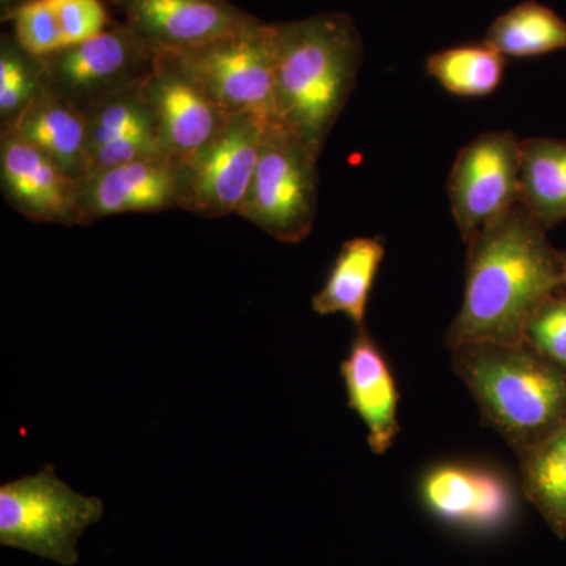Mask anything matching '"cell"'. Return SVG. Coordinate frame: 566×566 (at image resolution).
<instances>
[{"label":"cell","mask_w":566,"mask_h":566,"mask_svg":"<svg viewBox=\"0 0 566 566\" xmlns=\"http://www.w3.org/2000/svg\"><path fill=\"white\" fill-rule=\"evenodd\" d=\"M268 126L251 115H233L202 150L182 161V210L210 219L238 214L251 188Z\"/></svg>","instance_id":"obj_9"},{"label":"cell","mask_w":566,"mask_h":566,"mask_svg":"<svg viewBox=\"0 0 566 566\" xmlns=\"http://www.w3.org/2000/svg\"><path fill=\"white\" fill-rule=\"evenodd\" d=\"M0 180L7 202L31 221L82 226L80 180L13 133H2Z\"/></svg>","instance_id":"obj_12"},{"label":"cell","mask_w":566,"mask_h":566,"mask_svg":"<svg viewBox=\"0 0 566 566\" xmlns=\"http://www.w3.org/2000/svg\"><path fill=\"white\" fill-rule=\"evenodd\" d=\"M340 375L348 406L367 428L368 447L375 455H385L400 433V392L385 353L364 327H357Z\"/></svg>","instance_id":"obj_16"},{"label":"cell","mask_w":566,"mask_h":566,"mask_svg":"<svg viewBox=\"0 0 566 566\" xmlns=\"http://www.w3.org/2000/svg\"><path fill=\"white\" fill-rule=\"evenodd\" d=\"M196 81L229 117L279 123L274 29L256 20L243 31L180 54L166 55Z\"/></svg>","instance_id":"obj_5"},{"label":"cell","mask_w":566,"mask_h":566,"mask_svg":"<svg viewBox=\"0 0 566 566\" xmlns=\"http://www.w3.org/2000/svg\"><path fill=\"white\" fill-rule=\"evenodd\" d=\"M521 203L546 230L566 221V140L523 139Z\"/></svg>","instance_id":"obj_19"},{"label":"cell","mask_w":566,"mask_h":566,"mask_svg":"<svg viewBox=\"0 0 566 566\" xmlns=\"http://www.w3.org/2000/svg\"><path fill=\"white\" fill-rule=\"evenodd\" d=\"M36 61L44 82L85 112L147 81L158 54L120 22Z\"/></svg>","instance_id":"obj_7"},{"label":"cell","mask_w":566,"mask_h":566,"mask_svg":"<svg viewBox=\"0 0 566 566\" xmlns=\"http://www.w3.org/2000/svg\"><path fill=\"white\" fill-rule=\"evenodd\" d=\"M29 0H0V9H2L3 18H10L21 6H24Z\"/></svg>","instance_id":"obj_26"},{"label":"cell","mask_w":566,"mask_h":566,"mask_svg":"<svg viewBox=\"0 0 566 566\" xmlns=\"http://www.w3.org/2000/svg\"><path fill=\"white\" fill-rule=\"evenodd\" d=\"M524 342L566 371V289L558 290L536 308L524 329Z\"/></svg>","instance_id":"obj_25"},{"label":"cell","mask_w":566,"mask_h":566,"mask_svg":"<svg viewBox=\"0 0 566 566\" xmlns=\"http://www.w3.org/2000/svg\"><path fill=\"white\" fill-rule=\"evenodd\" d=\"M520 460L524 494L566 536V422Z\"/></svg>","instance_id":"obj_21"},{"label":"cell","mask_w":566,"mask_h":566,"mask_svg":"<svg viewBox=\"0 0 566 566\" xmlns=\"http://www.w3.org/2000/svg\"><path fill=\"white\" fill-rule=\"evenodd\" d=\"M385 255V244L378 238L346 241L323 289L312 300V308L322 316L345 315L357 327H364L370 293Z\"/></svg>","instance_id":"obj_18"},{"label":"cell","mask_w":566,"mask_h":566,"mask_svg":"<svg viewBox=\"0 0 566 566\" xmlns=\"http://www.w3.org/2000/svg\"><path fill=\"white\" fill-rule=\"evenodd\" d=\"M279 123L322 156L356 87L364 44L348 14L274 22Z\"/></svg>","instance_id":"obj_2"},{"label":"cell","mask_w":566,"mask_h":566,"mask_svg":"<svg viewBox=\"0 0 566 566\" xmlns=\"http://www.w3.org/2000/svg\"><path fill=\"white\" fill-rule=\"evenodd\" d=\"M506 57L483 41L434 52L427 61L428 76L461 98H483L504 80Z\"/></svg>","instance_id":"obj_22"},{"label":"cell","mask_w":566,"mask_h":566,"mask_svg":"<svg viewBox=\"0 0 566 566\" xmlns=\"http://www.w3.org/2000/svg\"><path fill=\"white\" fill-rule=\"evenodd\" d=\"M428 512L452 526L490 532L516 512V493L497 469L472 463L433 465L420 480Z\"/></svg>","instance_id":"obj_11"},{"label":"cell","mask_w":566,"mask_h":566,"mask_svg":"<svg viewBox=\"0 0 566 566\" xmlns=\"http://www.w3.org/2000/svg\"><path fill=\"white\" fill-rule=\"evenodd\" d=\"M84 115L87 120L85 175L142 158L169 156L164 150L158 118L145 95L144 82L103 99Z\"/></svg>","instance_id":"obj_15"},{"label":"cell","mask_w":566,"mask_h":566,"mask_svg":"<svg viewBox=\"0 0 566 566\" xmlns=\"http://www.w3.org/2000/svg\"><path fill=\"white\" fill-rule=\"evenodd\" d=\"M123 24L158 55L203 46L243 31L259 18L229 0H109Z\"/></svg>","instance_id":"obj_10"},{"label":"cell","mask_w":566,"mask_h":566,"mask_svg":"<svg viewBox=\"0 0 566 566\" xmlns=\"http://www.w3.org/2000/svg\"><path fill=\"white\" fill-rule=\"evenodd\" d=\"M144 91L158 118L164 150L175 161L202 150L229 122V115L166 55H158Z\"/></svg>","instance_id":"obj_14"},{"label":"cell","mask_w":566,"mask_h":566,"mask_svg":"<svg viewBox=\"0 0 566 566\" xmlns=\"http://www.w3.org/2000/svg\"><path fill=\"white\" fill-rule=\"evenodd\" d=\"M103 512L102 499L71 490L48 464L0 486V545L73 566L81 536Z\"/></svg>","instance_id":"obj_4"},{"label":"cell","mask_w":566,"mask_h":566,"mask_svg":"<svg viewBox=\"0 0 566 566\" xmlns=\"http://www.w3.org/2000/svg\"><path fill=\"white\" fill-rule=\"evenodd\" d=\"M40 63L14 39H2L0 48V117L9 129L43 85Z\"/></svg>","instance_id":"obj_23"},{"label":"cell","mask_w":566,"mask_h":566,"mask_svg":"<svg viewBox=\"0 0 566 566\" xmlns=\"http://www.w3.org/2000/svg\"><path fill=\"white\" fill-rule=\"evenodd\" d=\"M486 43L505 57H538L566 51V21L556 11L527 0L497 18L486 32Z\"/></svg>","instance_id":"obj_20"},{"label":"cell","mask_w":566,"mask_h":566,"mask_svg":"<svg viewBox=\"0 0 566 566\" xmlns=\"http://www.w3.org/2000/svg\"><path fill=\"white\" fill-rule=\"evenodd\" d=\"M461 381L517 457L566 422V371L520 344H472L450 349Z\"/></svg>","instance_id":"obj_3"},{"label":"cell","mask_w":566,"mask_h":566,"mask_svg":"<svg viewBox=\"0 0 566 566\" xmlns=\"http://www.w3.org/2000/svg\"><path fill=\"white\" fill-rule=\"evenodd\" d=\"M318 159L281 123L268 126L251 188L238 214L282 243L304 241L318 211Z\"/></svg>","instance_id":"obj_6"},{"label":"cell","mask_w":566,"mask_h":566,"mask_svg":"<svg viewBox=\"0 0 566 566\" xmlns=\"http://www.w3.org/2000/svg\"><path fill=\"white\" fill-rule=\"evenodd\" d=\"M546 232L517 203L468 244L463 303L447 331L449 349L524 342L536 308L564 289L562 252Z\"/></svg>","instance_id":"obj_1"},{"label":"cell","mask_w":566,"mask_h":566,"mask_svg":"<svg viewBox=\"0 0 566 566\" xmlns=\"http://www.w3.org/2000/svg\"><path fill=\"white\" fill-rule=\"evenodd\" d=\"M523 139L491 132L464 145L447 181L450 207L465 244L521 203Z\"/></svg>","instance_id":"obj_8"},{"label":"cell","mask_w":566,"mask_h":566,"mask_svg":"<svg viewBox=\"0 0 566 566\" xmlns=\"http://www.w3.org/2000/svg\"><path fill=\"white\" fill-rule=\"evenodd\" d=\"M185 174L169 156L142 158L80 180L82 226L107 216L182 208Z\"/></svg>","instance_id":"obj_13"},{"label":"cell","mask_w":566,"mask_h":566,"mask_svg":"<svg viewBox=\"0 0 566 566\" xmlns=\"http://www.w3.org/2000/svg\"><path fill=\"white\" fill-rule=\"evenodd\" d=\"M2 133H13L50 155L70 177H85L87 120L84 112L43 82L17 122Z\"/></svg>","instance_id":"obj_17"},{"label":"cell","mask_w":566,"mask_h":566,"mask_svg":"<svg viewBox=\"0 0 566 566\" xmlns=\"http://www.w3.org/2000/svg\"><path fill=\"white\" fill-rule=\"evenodd\" d=\"M562 270H564V286L566 289V252H562Z\"/></svg>","instance_id":"obj_27"},{"label":"cell","mask_w":566,"mask_h":566,"mask_svg":"<svg viewBox=\"0 0 566 566\" xmlns=\"http://www.w3.org/2000/svg\"><path fill=\"white\" fill-rule=\"evenodd\" d=\"M44 7L61 51L98 35L111 25L104 0H44Z\"/></svg>","instance_id":"obj_24"}]
</instances>
